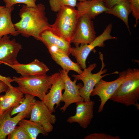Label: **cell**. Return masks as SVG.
I'll use <instances>...</instances> for the list:
<instances>
[{
	"mask_svg": "<svg viewBox=\"0 0 139 139\" xmlns=\"http://www.w3.org/2000/svg\"><path fill=\"white\" fill-rule=\"evenodd\" d=\"M20 20L14 24L15 29L19 34L28 38L33 37L40 40V36L44 30L50 29V24L46 16L45 7L42 3L37 5L35 8L23 5L19 13Z\"/></svg>",
	"mask_w": 139,
	"mask_h": 139,
	"instance_id": "6da1fadb",
	"label": "cell"
},
{
	"mask_svg": "<svg viewBox=\"0 0 139 139\" xmlns=\"http://www.w3.org/2000/svg\"><path fill=\"white\" fill-rule=\"evenodd\" d=\"M139 99V70H126L124 79L109 100L126 106L135 105Z\"/></svg>",
	"mask_w": 139,
	"mask_h": 139,
	"instance_id": "7a4b0ae2",
	"label": "cell"
},
{
	"mask_svg": "<svg viewBox=\"0 0 139 139\" xmlns=\"http://www.w3.org/2000/svg\"><path fill=\"white\" fill-rule=\"evenodd\" d=\"M54 78V74L49 76L42 75L14 76L13 81L18 85L16 88L23 94H30L42 101L51 88Z\"/></svg>",
	"mask_w": 139,
	"mask_h": 139,
	"instance_id": "3957f363",
	"label": "cell"
},
{
	"mask_svg": "<svg viewBox=\"0 0 139 139\" xmlns=\"http://www.w3.org/2000/svg\"><path fill=\"white\" fill-rule=\"evenodd\" d=\"M75 7H62L57 12L54 23L50 29L57 36L70 42L80 16Z\"/></svg>",
	"mask_w": 139,
	"mask_h": 139,
	"instance_id": "277c9868",
	"label": "cell"
},
{
	"mask_svg": "<svg viewBox=\"0 0 139 139\" xmlns=\"http://www.w3.org/2000/svg\"><path fill=\"white\" fill-rule=\"evenodd\" d=\"M99 58L101 62V66L99 71L95 74H92V71L97 66L95 63L90 65L89 66L83 70L82 73L78 75L73 74L72 76L74 79L81 80L83 83L82 87L79 90L81 97L84 101H89L91 100L90 95L95 85L103 77L113 74L119 73L116 71L110 73L105 74L107 71V69H104L106 65L104 62L103 54L100 52L99 53Z\"/></svg>",
	"mask_w": 139,
	"mask_h": 139,
	"instance_id": "5b68a950",
	"label": "cell"
},
{
	"mask_svg": "<svg viewBox=\"0 0 139 139\" xmlns=\"http://www.w3.org/2000/svg\"><path fill=\"white\" fill-rule=\"evenodd\" d=\"M112 24H109L107 26L102 33L97 37L90 44L81 45L79 46L72 47L71 54L75 58L77 62L83 70L87 67L86 59L91 51H96L95 48L97 47H103L105 46L104 42L108 40L117 39V38L111 36Z\"/></svg>",
	"mask_w": 139,
	"mask_h": 139,
	"instance_id": "8992f818",
	"label": "cell"
},
{
	"mask_svg": "<svg viewBox=\"0 0 139 139\" xmlns=\"http://www.w3.org/2000/svg\"><path fill=\"white\" fill-rule=\"evenodd\" d=\"M96 35L92 19L86 16H80L70 42L74 44L75 47L90 44L95 38Z\"/></svg>",
	"mask_w": 139,
	"mask_h": 139,
	"instance_id": "52a82bcc",
	"label": "cell"
},
{
	"mask_svg": "<svg viewBox=\"0 0 139 139\" xmlns=\"http://www.w3.org/2000/svg\"><path fill=\"white\" fill-rule=\"evenodd\" d=\"M126 74V70L120 72L116 79L108 82L101 79L95 85L90 97L97 95L101 100V103L98 109V112H102L107 102L114 93L123 81Z\"/></svg>",
	"mask_w": 139,
	"mask_h": 139,
	"instance_id": "ba28073f",
	"label": "cell"
},
{
	"mask_svg": "<svg viewBox=\"0 0 139 139\" xmlns=\"http://www.w3.org/2000/svg\"><path fill=\"white\" fill-rule=\"evenodd\" d=\"M59 71L65 84V91L62 94L61 100L65 104L60 108V110L64 112L71 104L84 101L79 91L83 85L81 83L76 84L77 80L74 79V81H72L68 76V73L64 69L59 70Z\"/></svg>",
	"mask_w": 139,
	"mask_h": 139,
	"instance_id": "9c48e42d",
	"label": "cell"
},
{
	"mask_svg": "<svg viewBox=\"0 0 139 139\" xmlns=\"http://www.w3.org/2000/svg\"><path fill=\"white\" fill-rule=\"evenodd\" d=\"M10 38L8 35L0 37V65L7 66L19 63L17 57L22 46L15 39L11 40Z\"/></svg>",
	"mask_w": 139,
	"mask_h": 139,
	"instance_id": "30bf717a",
	"label": "cell"
},
{
	"mask_svg": "<svg viewBox=\"0 0 139 139\" xmlns=\"http://www.w3.org/2000/svg\"><path fill=\"white\" fill-rule=\"evenodd\" d=\"M30 120L40 124L48 133L53 130L56 118L43 101L36 100L30 114Z\"/></svg>",
	"mask_w": 139,
	"mask_h": 139,
	"instance_id": "8fae6325",
	"label": "cell"
},
{
	"mask_svg": "<svg viewBox=\"0 0 139 139\" xmlns=\"http://www.w3.org/2000/svg\"><path fill=\"white\" fill-rule=\"evenodd\" d=\"M54 78L48 93L46 94L42 101L52 113L55 111L56 108L60 106L62 98V92L65 89V84L59 73H54Z\"/></svg>",
	"mask_w": 139,
	"mask_h": 139,
	"instance_id": "7c38bea8",
	"label": "cell"
},
{
	"mask_svg": "<svg viewBox=\"0 0 139 139\" xmlns=\"http://www.w3.org/2000/svg\"><path fill=\"white\" fill-rule=\"evenodd\" d=\"M76 113L73 116L69 117L67 121L70 123L76 122L84 129L87 128L93 117V108L95 102L81 101L76 103Z\"/></svg>",
	"mask_w": 139,
	"mask_h": 139,
	"instance_id": "4fadbf2b",
	"label": "cell"
},
{
	"mask_svg": "<svg viewBox=\"0 0 139 139\" xmlns=\"http://www.w3.org/2000/svg\"><path fill=\"white\" fill-rule=\"evenodd\" d=\"M76 7L80 16L94 19L99 14L108 10L102 0H85L77 2Z\"/></svg>",
	"mask_w": 139,
	"mask_h": 139,
	"instance_id": "5bb4252c",
	"label": "cell"
},
{
	"mask_svg": "<svg viewBox=\"0 0 139 139\" xmlns=\"http://www.w3.org/2000/svg\"><path fill=\"white\" fill-rule=\"evenodd\" d=\"M47 47L52 59L63 69L68 73L71 70L76 72L78 74L82 73V70L79 64L72 61L64 52L54 45Z\"/></svg>",
	"mask_w": 139,
	"mask_h": 139,
	"instance_id": "9a60e30c",
	"label": "cell"
},
{
	"mask_svg": "<svg viewBox=\"0 0 139 139\" xmlns=\"http://www.w3.org/2000/svg\"><path fill=\"white\" fill-rule=\"evenodd\" d=\"M13 108H9L3 114H0V139H6L19 121L27 116L24 113L21 112L12 117L11 113Z\"/></svg>",
	"mask_w": 139,
	"mask_h": 139,
	"instance_id": "2e32d148",
	"label": "cell"
},
{
	"mask_svg": "<svg viewBox=\"0 0 139 139\" xmlns=\"http://www.w3.org/2000/svg\"><path fill=\"white\" fill-rule=\"evenodd\" d=\"M14 70L22 76H30L46 74L49 69L43 62L36 59L26 64L18 63L7 65Z\"/></svg>",
	"mask_w": 139,
	"mask_h": 139,
	"instance_id": "e0dca14e",
	"label": "cell"
},
{
	"mask_svg": "<svg viewBox=\"0 0 139 139\" xmlns=\"http://www.w3.org/2000/svg\"><path fill=\"white\" fill-rule=\"evenodd\" d=\"M23 95L16 87H9L4 95H0V114L19 105L24 99Z\"/></svg>",
	"mask_w": 139,
	"mask_h": 139,
	"instance_id": "ac0fdd59",
	"label": "cell"
},
{
	"mask_svg": "<svg viewBox=\"0 0 139 139\" xmlns=\"http://www.w3.org/2000/svg\"><path fill=\"white\" fill-rule=\"evenodd\" d=\"M40 41L46 47L54 45L64 52L69 56L71 54L72 47L70 42L56 34L50 28L44 30L42 33Z\"/></svg>",
	"mask_w": 139,
	"mask_h": 139,
	"instance_id": "d6986e66",
	"label": "cell"
},
{
	"mask_svg": "<svg viewBox=\"0 0 139 139\" xmlns=\"http://www.w3.org/2000/svg\"><path fill=\"white\" fill-rule=\"evenodd\" d=\"M14 9V6L0 7V37L9 34L16 36L19 34L12 20L11 13Z\"/></svg>",
	"mask_w": 139,
	"mask_h": 139,
	"instance_id": "ffe728a7",
	"label": "cell"
},
{
	"mask_svg": "<svg viewBox=\"0 0 139 139\" xmlns=\"http://www.w3.org/2000/svg\"><path fill=\"white\" fill-rule=\"evenodd\" d=\"M131 12L128 0H124L109 8L105 13L113 15L122 21L131 34L128 23V17Z\"/></svg>",
	"mask_w": 139,
	"mask_h": 139,
	"instance_id": "44dd1931",
	"label": "cell"
},
{
	"mask_svg": "<svg viewBox=\"0 0 139 139\" xmlns=\"http://www.w3.org/2000/svg\"><path fill=\"white\" fill-rule=\"evenodd\" d=\"M18 124L25 130L31 139H37L40 134L44 136H47L48 135V133L45 131L40 124L30 120L23 118L19 121Z\"/></svg>",
	"mask_w": 139,
	"mask_h": 139,
	"instance_id": "7402d4cb",
	"label": "cell"
},
{
	"mask_svg": "<svg viewBox=\"0 0 139 139\" xmlns=\"http://www.w3.org/2000/svg\"><path fill=\"white\" fill-rule=\"evenodd\" d=\"M24 97V99L21 103L12 109L11 113V116L21 112L24 113L27 116L30 114L36 100L35 97L30 94H25Z\"/></svg>",
	"mask_w": 139,
	"mask_h": 139,
	"instance_id": "603a6c76",
	"label": "cell"
},
{
	"mask_svg": "<svg viewBox=\"0 0 139 139\" xmlns=\"http://www.w3.org/2000/svg\"><path fill=\"white\" fill-rule=\"evenodd\" d=\"M51 10L58 12L61 8L65 5L75 7L77 3V0H49Z\"/></svg>",
	"mask_w": 139,
	"mask_h": 139,
	"instance_id": "cb8c5ba5",
	"label": "cell"
},
{
	"mask_svg": "<svg viewBox=\"0 0 139 139\" xmlns=\"http://www.w3.org/2000/svg\"><path fill=\"white\" fill-rule=\"evenodd\" d=\"M8 139H31L25 130L20 126H16L8 135Z\"/></svg>",
	"mask_w": 139,
	"mask_h": 139,
	"instance_id": "d4e9b609",
	"label": "cell"
},
{
	"mask_svg": "<svg viewBox=\"0 0 139 139\" xmlns=\"http://www.w3.org/2000/svg\"><path fill=\"white\" fill-rule=\"evenodd\" d=\"M6 7H11L18 3H23L30 7L35 8L37 5L36 2L37 0H3Z\"/></svg>",
	"mask_w": 139,
	"mask_h": 139,
	"instance_id": "484cf974",
	"label": "cell"
},
{
	"mask_svg": "<svg viewBox=\"0 0 139 139\" xmlns=\"http://www.w3.org/2000/svg\"><path fill=\"white\" fill-rule=\"evenodd\" d=\"M133 16L135 20L134 27H136L139 20V0H128Z\"/></svg>",
	"mask_w": 139,
	"mask_h": 139,
	"instance_id": "4316f807",
	"label": "cell"
},
{
	"mask_svg": "<svg viewBox=\"0 0 139 139\" xmlns=\"http://www.w3.org/2000/svg\"><path fill=\"white\" fill-rule=\"evenodd\" d=\"M84 139H120L118 136H113L103 133L90 134L85 136Z\"/></svg>",
	"mask_w": 139,
	"mask_h": 139,
	"instance_id": "83f0119b",
	"label": "cell"
},
{
	"mask_svg": "<svg viewBox=\"0 0 139 139\" xmlns=\"http://www.w3.org/2000/svg\"><path fill=\"white\" fill-rule=\"evenodd\" d=\"M105 6L109 8L113 6L124 0H102Z\"/></svg>",
	"mask_w": 139,
	"mask_h": 139,
	"instance_id": "f1b7e54d",
	"label": "cell"
},
{
	"mask_svg": "<svg viewBox=\"0 0 139 139\" xmlns=\"http://www.w3.org/2000/svg\"><path fill=\"white\" fill-rule=\"evenodd\" d=\"M0 80L5 83L9 87H12L13 86L11 83L13 81L12 79L10 77L3 76L0 75Z\"/></svg>",
	"mask_w": 139,
	"mask_h": 139,
	"instance_id": "f546056e",
	"label": "cell"
},
{
	"mask_svg": "<svg viewBox=\"0 0 139 139\" xmlns=\"http://www.w3.org/2000/svg\"><path fill=\"white\" fill-rule=\"evenodd\" d=\"M9 86L4 82L0 80V94L2 92H6Z\"/></svg>",
	"mask_w": 139,
	"mask_h": 139,
	"instance_id": "4dcf8cb0",
	"label": "cell"
},
{
	"mask_svg": "<svg viewBox=\"0 0 139 139\" xmlns=\"http://www.w3.org/2000/svg\"><path fill=\"white\" fill-rule=\"evenodd\" d=\"M85 0H78L79 2H82Z\"/></svg>",
	"mask_w": 139,
	"mask_h": 139,
	"instance_id": "1f68e13d",
	"label": "cell"
},
{
	"mask_svg": "<svg viewBox=\"0 0 139 139\" xmlns=\"http://www.w3.org/2000/svg\"><path fill=\"white\" fill-rule=\"evenodd\" d=\"M2 7V6H0V7Z\"/></svg>",
	"mask_w": 139,
	"mask_h": 139,
	"instance_id": "d6a6232c",
	"label": "cell"
}]
</instances>
